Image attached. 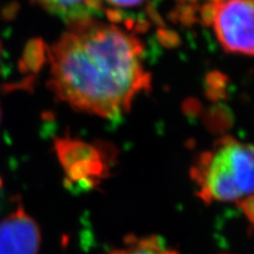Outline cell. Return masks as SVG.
Segmentation results:
<instances>
[{
  "label": "cell",
  "instance_id": "cell-5",
  "mask_svg": "<svg viewBox=\"0 0 254 254\" xmlns=\"http://www.w3.org/2000/svg\"><path fill=\"white\" fill-rule=\"evenodd\" d=\"M41 244L39 227L21 205L0 222V254H37Z\"/></svg>",
  "mask_w": 254,
  "mask_h": 254
},
{
  "label": "cell",
  "instance_id": "cell-1",
  "mask_svg": "<svg viewBox=\"0 0 254 254\" xmlns=\"http://www.w3.org/2000/svg\"><path fill=\"white\" fill-rule=\"evenodd\" d=\"M143 51L139 38L115 25L91 20L70 27L48 51L51 89L76 110L121 117L150 88Z\"/></svg>",
  "mask_w": 254,
  "mask_h": 254
},
{
  "label": "cell",
  "instance_id": "cell-10",
  "mask_svg": "<svg viewBox=\"0 0 254 254\" xmlns=\"http://www.w3.org/2000/svg\"><path fill=\"white\" fill-rule=\"evenodd\" d=\"M226 77L218 72H213L206 77V95L212 100H220L225 97L224 89L226 85Z\"/></svg>",
  "mask_w": 254,
  "mask_h": 254
},
{
  "label": "cell",
  "instance_id": "cell-15",
  "mask_svg": "<svg viewBox=\"0 0 254 254\" xmlns=\"http://www.w3.org/2000/svg\"><path fill=\"white\" fill-rule=\"evenodd\" d=\"M0 122H1V107H0Z\"/></svg>",
  "mask_w": 254,
  "mask_h": 254
},
{
  "label": "cell",
  "instance_id": "cell-7",
  "mask_svg": "<svg viewBox=\"0 0 254 254\" xmlns=\"http://www.w3.org/2000/svg\"><path fill=\"white\" fill-rule=\"evenodd\" d=\"M110 254H178V252L166 248L162 238L148 236L127 238L123 248L116 249Z\"/></svg>",
  "mask_w": 254,
  "mask_h": 254
},
{
  "label": "cell",
  "instance_id": "cell-11",
  "mask_svg": "<svg viewBox=\"0 0 254 254\" xmlns=\"http://www.w3.org/2000/svg\"><path fill=\"white\" fill-rule=\"evenodd\" d=\"M238 206L244 212L246 217L254 225V195L247 196L238 201Z\"/></svg>",
  "mask_w": 254,
  "mask_h": 254
},
{
  "label": "cell",
  "instance_id": "cell-13",
  "mask_svg": "<svg viewBox=\"0 0 254 254\" xmlns=\"http://www.w3.org/2000/svg\"><path fill=\"white\" fill-rule=\"evenodd\" d=\"M1 180H0V202H1Z\"/></svg>",
  "mask_w": 254,
  "mask_h": 254
},
{
  "label": "cell",
  "instance_id": "cell-14",
  "mask_svg": "<svg viewBox=\"0 0 254 254\" xmlns=\"http://www.w3.org/2000/svg\"><path fill=\"white\" fill-rule=\"evenodd\" d=\"M1 52H2V47H1V42H0V60H1Z\"/></svg>",
  "mask_w": 254,
  "mask_h": 254
},
{
  "label": "cell",
  "instance_id": "cell-6",
  "mask_svg": "<svg viewBox=\"0 0 254 254\" xmlns=\"http://www.w3.org/2000/svg\"><path fill=\"white\" fill-rule=\"evenodd\" d=\"M49 13L59 16L69 27L93 20L103 11L102 0H33Z\"/></svg>",
  "mask_w": 254,
  "mask_h": 254
},
{
  "label": "cell",
  "instance_id": "cell-3",
  "mask_svg": "<svg viewBox=\"0 0 254 254\" xmlns=\"http://www.w3.org/2000/svg\"><path fill=\"white\" fill-rule=\"evenodd\" d=\"M212 23L224 50L254 55V0H218Z\"/></svg>",
  "mask_w": 254,
  "mask_h": 254
},
{
  "label": "cell",
  "instance_id": "cell-4",
  "mask_svg": "<svg viewBox=\"0 0 254 254\" xmlns=\"http://www.w3.org/2000/svg\"><path fill=\"white\" fill-rule=\"evenodd\" d=\"M55 150L70 186L82 190L93 188L105 177L109 168L106 160L108 150L101 144H90L69 137L60 138L55 141Z\"/></svg>",
  "mask_w": 254,
  "mask_h": 254
},
{
  "label": "cell",
  "instance_id": "cell-12",
  "mask_svg": "<svg viewBox=\"0 0 254 254\" xmlns=\"http://www.w3.org/2000/svg\"><path fill=\"white\" fill-rule=\"evenodd\" d=\"M178 1L184 5V9H194L195 3L200 0H178ZM218 0H206V2H216Z\"/></svg>",
  "mask_w": 254,
  "mask_h": 254
},
{
  "label": "cell",
  "instance_id": "cell-9",
  "mask_svg": "<svg viewBox=\"0 0 254 254\" xmlns=\"http://www.w3.org/2000/svg\"><path fill=\"white\" fill-rule=\"evenodd\" d=\"M204 123L213 132H224L231 127L233 117L227 107L216 106L206 113Z\"/></svg>",
  "mask_w": 254,
  "mask_h": 254
},
{
  "label": "cell",
  "instance_id": "cell-8",
  "mask_svg": "<svg viewBox=\"0 0 254 254\" xmlns=\"http://www.w3.org/2000/svg\"><path fill=\"white\" fill-rule=\"evenodd\" d=\"M103 9H106L107 17L115 22L126 20L127 11L143 9L148 0H102Z\"/></svg>",
  "mask_w": 254,
  "mask_h": 254
},
{
  "label": "cell",
  "instance_id": "cell-2",
  "mask_svg": "<svg viewBox=\"0 0 254 254\" xmlns=\"http://www.w3.org/2000/svg\"><path fill=\"white\" fill-rule=\"evenodd\" d=\"M190 177L205 203L240 201L254 194V145L222 137L213 150L198 157Z\"/></svg>",
  "mask_w": 254,
  "mask_h": 254
}]
</instances>
